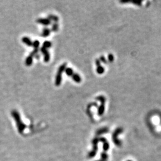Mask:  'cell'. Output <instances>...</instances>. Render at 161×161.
<instances>
[{"instance_id":"cell-16","label":"cell","mask_w":161,"mask_h":161,"mask_svg":"<svg viewBox=\"0 0 161 161\" xmlns=\"http://www.w3.org/2000/svg\"><path fill=\"white\" fill-rule=\"evenodd\" d=\"M51 45H52V44H51V42L49 41H44L43 44V47L45 48V49H49V48L51 47Z\"/></svg>"},{"instance_id":"cell-2","label":"cell","mask_w":161,"mask_h":161,"mask_svg":"<svg viewBox=\"0 0 161 161\" xmlns=\"http://www.w3.org/2000/svg\"><path fill=\"white\" fill-rule=\"evenodd\" d=\"M66 67L67 64L66 63H64L61 64L59 68L57 74L56 75V78H55V85H56V86H59L62 83V73H63V72H64Z\"/></svg>"},{"instance_id":"cell-18","label":"cell","mask_w":161,"mask_h":161,"mask_svg":"<svg viewBox=\"0 0 161 161\" xmlns=\"http://www.w3.org/2000/svg\"><path fill=\"white\" fill-rule=\"evenodd\" d=\"M101 156H102V158L100 160H102V161H107L108 159V155L106 153V152L105 151H103L101 154Z\"/></svg>"},{"instance_id":"cell-5","label":"cell","mask_w":161,"mask_h":161,"mask_svg":"<svg viewBox=\"0 0 161 161\" xmlns=\"http://www.w3.org/2000/svg\"><path fill=\"white\" fill-rule=\"evenodd\" d=\"M40 51H41V52L43 54H44V62H46V63L49 62L50 60V53H49V51L47 50V49H45V48H44L43 47H42L40 49Z\"/></svg>"},{"instance_id":"cell-3","label":"cell","mask_w":161,"mask_h":161,"mask_svg":"<svg viewBox=\"0 0 161 161\" xmlns=\"http://www.w3.org/2000/svg\"><path fill=\"white\" fill-rule=\"evenodd\" d=\"M123 132V128L121 127L117 128L116 130L114 131L113 133L112 134V140L113 141L114 144L116 146H121L122 145L121 141L119 140L117 138V136L121 134Z\"/></svg>"},{"instance_id":"cell-10","label":"cell","mask_w":161,"mask_h":161,"mask_svg":"<svg viewBox=\"0 0 161 161\" xmlns=\"http://www.w3.org/2000/svg\"><path fill=\"white\" fill-rule=\"evenodd\" d=\"M71 77L72 78L74 81L76 83H80L82 81L80 75L78 73H73Z\"/></svg>"},{"instance_id":"cell-4","label":"cell","mask_w":161,"mask_h":161,"mask_svg":"<svg viewBox=\"0 0 161 161\" xmlns=\"http://www.w3.org/2000/svg\"><path fill=\"white\" fill-rule=\"evenodd\" d=\"M99 141V138L95 137L93 139L92 144H93V150L89 152L88 154V157L89 158H93L96 156L97 154V151L98 150V143Z\"/></svg>"},{"instance_id":"cell-14","label":"cell","mask_w":161,"mask_h":161,"mask_svg":"<svg viewBox=\"0 0 161 161\" xmlns=\"http://www.w3.org/2000/svg\"><path fill=\"white\" fill-rule=\"evenodd\" d=\"M48 19H49L51 22V21H53L54 23H57L59 21V17H57V16H55V15H49V16H48Z\"/></svg>"},{"instance_id":"cell-25","label":"cell","mask_w":161,"mask_h":161,"mask_svg":"<svg viewBox=\"0 0 161 161\" xmlns=\"http://www.w3.org/2000/svg\"><path fill=\"white\" fill-rule=\"evenodd\" d=\"M100 62H103V63H107V60L106 59H105V57H104L103 56H102L100 57Z\"/></svg>"},{"instance_id":"cell-9","label":"cell","mask_w":161,"mask_h":161,"mask_svg":"<svg viewBox=\"0 0 161 161\" xmlns=\"http://www.w3.org/2000/svg\"><path fill=\"white\" fill-rule=\"evenodd\" d=\"M109 132V128L107 127H103L102 128H100L96 131V135L97 136H100V135L104 134L107 133Z\"/></svg>"},{"instance_id":"cell-11","label":"cell","mask_w":161,"mask_h":161,"mask_svg":"<svg viewBox=\"0 0 161 161\" xmlns=\"http://www.w3.org/2000/svg\"><path fill=\"white\" fill-rule=\"evenodd\" d=\"M105 103H101V105L98 107V115L99 116H102L104 112V110H105Z\"/></svg>"},{"instance_id":"cell-6","label":"cell","mask_w":161,"mask_h":161,"mask_svg":"<svg viewBox=\"0 0 161 161\" xmlns=\"http://www.w3.org/2000/svg\"><path fill=\"white\" fill-rule=\"evenodd\" d=\"M36 22L44 26H49L51 24V22L48 18H39L36 20Z\"/></svg>"},{"instance_id":"cell-13","label":"cell","mask_w":161,"mask_h":161,"mask_svg":"<svg viewBox=\"0 0 161 161\" xmlns=\"http://www.w3.org/2000/svg\"><path fill=\"white\" fill-rule=\"evenodd\" d=\"M33 58H34V57H32L31 55H29V56L26 57V59L25 60L26 65L28 66H31L33 63Z\"/></svg>"},{"instance_id":"cell-22","label":"cell","mask_w":161,"mask_h":161,"mask_svg":"<svg viewBox=\"0 0 161 161\" xmlns=\"http://www.w3.org/2000/svg\"><path fill=\"white\" fill-rule=\"evenodd\" d=\"M130 3H133V4H134L135 5H138V6H141L142 1H130Z\"/></svg>"},{"instance_id":"cell-20","label":"cell","mask_w":161,"mask_h":161,"mask_svg":"<svg viewBox=\"0 0 161 161\" xmlns=\"http://www.w3.org/2000/svg\"><path fill=\"white\" fill-rule=\"evenodd\" d=\"M96 99L98 101L101 102V103H106V98L103 96H99L96 97Z\"/></svg>"},{"instance_id":"cell-27","label":"cell","mask_w":161,"mask_h":161,"mask_svg":"<svg viewBox=\"0 0 161 161\" xmlns=\"http://www.w3.org/2000/svg\"><path fill=\"white\" fill-rule=\"evenodd\" d=\"M34 57H35V58L36 59L38 60V59H40V55L39 54H36V56H35Z\"/></svg>"},{"instance_id":"cell-17","label":"cell","mask_w":161,"mask_h":161,"mask_svg":"<svg viewBox=\"0 0 161 161\" xmlns=\"http://www.w3.org/2000/svg\"><path fill=\"white\" fill-rule=\"evenodd\" d=\"M96 71L98 74H103L104 72V68H103L102 66H99L97 67V69H96Z\"/></svg>"},{"instance_id":"cell-29","label":"cell","mask_w":161,"mask_h":161,"mask_svg":"<svg viewBox=\"0 0 161 161\" xmlns=\"http://www.w3.org/2000/svg\"></svg>"},{"instance_id":"cell-1","label":"cell","mask_w":161,"mask_h":161,"mask_svg":"<svg viewBox=\"0 0 161 161\" xmlns=\"http://www.w3.org/2000/svg\"><path fill=\"white\" fill-rule=\"evenodd\" d=\"M11 115H12L13 118L15 119V121H16V124H17V127L18 128L19 132L22 133L24 131V129H25L26 125L22 122L20 114L19 113V112L17 110H13L11 112Z\"/></svg>"},{"instance_id":"cell-12","label":"cell","mask_w":161,"mask_h":161,"mask_svg":"<svg viewBox=\"0 0 161 161\" xmlns=\"http://www.w3.org/2000/svg\"><path fill=\"white\" fill-rule=\"evenodd\" d=\"M51 31V30L50 29H49V28H44L43 30V32H42L41 36H43V37H47V36H49L50 35Z\"/></svg>"},{"instance_id":"cell-23","label":"cell","mask_w":161,"mask_h":161,"mask_svg":"<svg viewBox=\"0 0 161 161\" xmlns=\"http://www.w3.org/2000/svg\"><path fill=\"white\" fill-rule=\"evenodd\" d=\"M38 51H39V49H34L31 53H30V55H31L32 57H35L37 54H38Z\"/></svg>"},{"instance_id":"cell-19","label":"cell","mask_w":161,"mask_h":161,"mask_svg":"<svg viewBox=\"0 0 161 161\" xmlns=\"http://www.w3.org/2000/svg\"><path fill=\"white\" fill-rule=\"evenodd\" d=\"M59 29V24L57 23H54L51 26V31L57 32Z\"/></svg>"},{"instance_id":"cell-8","label":"cell","mask_w":161,"mask_h":161,"mask_svg":"<svg viewBox=\"0 0 161 161\" xmlns=\"http://www.w3.org/2000/svg\"><path fill=\"white\" fill-rule=\"evenodd\" d=\"M22 41L24 44H26V45L29 47L32 46L33 42L32 41L31 39H30L29 38L27 37V36H23L22 38Z\"/></svg>"},{"instance_id":"cell-28","label":"cell","mask_w":161,"mask_h":161,"mask_svg":"<svg viewBox=\"0 0 161 161\" xmlns=\"http://www.w3.org/2000/svg\"><path fill=\"white\" fill-rule=\"evenodd\" d=\"M102 161V160H98V161Z\"/></svg>"},{"instance_id":"cell-24","label":"cell","mask_w":161,"mask_h":161,"mask_svg":"<svg viewBox=\"0 0 161 161\" xmlns=\"http://www.w3.org/2000/svg\"><path fill=\"white\" fill-rule=\"evenodd\" d=\"M108 60L110 62H113L114 60V56L112 54H109L108 55Z\"/></svg>"},{"instance_id":"cell-15","label":"cell","mask_w":161,"mask_h":161,"mask_svg":"<svg viewBox=\"0 0 161 161\" xmlns=\"http://www.w3.org/2000/svg\"><path fill=\"white\" fill-rule=\"evenodd\" d=\"M64 72H65L66 74L69 76H72L73 75V70L70 68H66Z\"/></svg>"},{"instance_id":"cell-7","label":"cell","mask_w":161,"mask_h":161,"mask_svg":"<svg viewBox=\"0 0 161 161\" xmlns=\"http://www.w3.org/2000/svg\"><path fill=\"white\" fill-rule=\"evenodd\" d=\"M99 141L103 143V148L104 151L106 152V151H107L109 148V144L107 140L104 137H100V138H99Z\"/></svg>"},{"instance_id":"cell-21","label":"cell","mask_w":161,"mask_h":161,"mask_svg":"<svg viewBox=\"0 0 161 161\" xmlns=\"http://www.w3.org/2000/svg\"><path fill=\"white\" fill-rule=\"evenodd\" d=\"M39 45H40V43L39 41H38V40H35V41H34L33 42L32 46H33V47L34 48V49H38L39 47Z\"/></svg>"},{"instance_id":"cell-26","label":"cell","mask_w":161,"mask_h":161,"mask_svg":"<svg viewBox=\"0 0 161 161\" xmlns=\"http://www.w3.org/2000/svg\"><path fill=\"white\" fill-rule=\"evenodd\" d=\"M96 64L97 66H99L101 65V62L100 59H96Z\"/></svg>"}]
</instances>
